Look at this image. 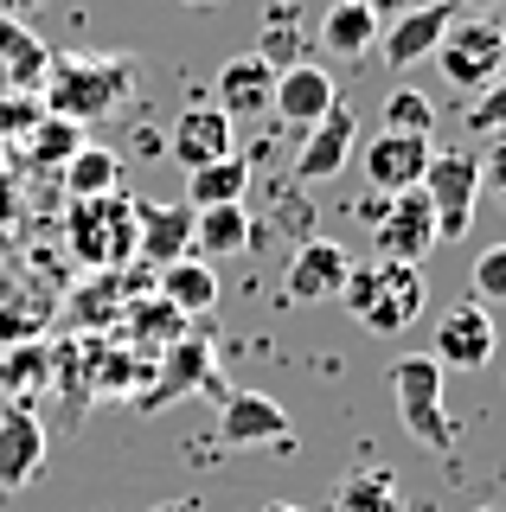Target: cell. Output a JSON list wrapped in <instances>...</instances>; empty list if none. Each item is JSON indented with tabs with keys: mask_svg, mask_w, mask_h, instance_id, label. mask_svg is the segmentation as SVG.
Returning a JSON list of instances; mask_svg holds the SVG:
<instances>
[{
	"mask_svg": "<svg viewBox=\"0 0 506 512\" xmlns=\"http://www.w3.org/2000/svg\"><path fill=\"white\" fill-rule=\"evenodd\" d=\"M135 96V64L129 58H52L45 64V116L65 122H103Z\"/></svg>",
	"mask_w": 506,
	"mask_h": 512,
	"instance_id": "1",
	"label": "cell"
},
{
	"mask_svg": "<svg viewBox=\"0 0 506 512\" xmlns=\"http://www.w3.org/2000/svg\"><path fill=\"white\" fill-rule=\"evenodd\" d=\"M346 314L366 333H404L410 320L423 314V269L417 263H391V256H372V263H353V276L340 288Z\"/></svg>",
	"mask_w": 506,
	"mask_h": 512,
	"instance_id": "2",
	"label": "cell"
},
{
	"mask_svg": "<svg viewBox=\"0 0 506 512\" xmlns=\"http://www.w3.org/2000/svg\"><path fill=\"white\" fill-rule=\"evenodd\" d=\"M442 365L430 352H404V359H391V397H398V416L410 429V442H423L430 455H455L462 448V429H455L449 416V397H442Z\"/></svg>",
	"mask_w": 506,
	"mask_h": 512,
	"instance_id": "3",
	"label": "cell"
},
{
	"mask_svg": "<svg viewBox=\"0 0 506 512\" xmlns=\"http://www.w3.org/2000/svg\"><path fill=\"white\" fill-rule=\"evenodd\" d=\"M71 250L90 269H116L135 263V199L129 192H103V199H77L71 205Z\"/></svg>",
	"mask_w": 506,
	"mask_h": 512,
	"instance_id": "4",
	"label": "cell"
},
{
	"mask_svg": "<svg viewBox=\"0 0 506 512\" xmlns=\"http://www.w3.org/2000/svg\"><path fill=\"white\" fill-rule=\"evenodd\" d=\"M436 71L449 77L455 90H481L494 84V77H506V26L487 20V13H455V26L442 32L436 45Z\"/></svg>",
	"mask_w": 506,
	"mask_h": 512,
	"instance_id": "5",
	"label": "cell"
},
{
	"mask_svg": "<svg viewBox=\"0 0 506 512\" xmlns=\"http://www.w3.org/2000/svg\"><path fill=\"white\" fill-rule=\"evenodd\" d=\"M423 199H430L436 212V237L442 244H455V237H468L474 224V205H481V154H430V167H423Z\"/></svg>",
	"mask_w": 506,
	"mask_h": 512,
	"instance_id": "6",
	"label": "cell"
},
{
	"mask_svg": "<svg viewBox=\"0 0 506 512\" xmlns=\"http://www.w3.org/2000/svg\"><path fill=\"white\" fill-rule=\"evenodd\" d=\"M372 231H378V256H391V263H417V269H423V256H436V244H442L423 186L391 192L385 205H372Z\"/></svg>",
	"mask_w": 506,
	"mask_h": 512,
	"instance_id": "7",
	"label": "cell"
},
{
	"mask_svg": "<svg viewBox=\"0 0 506 512\" xmlns=\"http://www.w3.org/2000/svg\"><path fill=\"white\" fill-rule=\"evenodd\" d=\"M218 442L225 448H295V423L263 391H225L218 397Z\"/></svg>",
	"mask_w": 506,
	"mask_h": 512,
	"instance_id": "8",
	"label": "cell"
},
{
	"mask_svg": "<svg viewBox=\"0 0 506 512\" xmlns=\"http://www.w3.org/2000/svg\"><path fill=\"white\" fill-rule=\"evenodd\" d=\"M500 352V333H494V314L481 308V301H462V308H449L436 320V346L430 359L442 372H487Z\"/></svg>",
	"mask_w": 506,
	"mask_h": 512,
	"instance_id": "9",
	"label": "cell"
},
{
	"mask_svg": "<svg viewBox=\"0 0 506 512\" xmlns=\"http://www.w3.org/2000/svg\"><path fill=\"white\" fill-rule=\"evenodd\" d=\"M346 276H353V256H346V244H334V237H308V244L289 256L282 301H295V308H314V301L340 295Z\"/></svg>",
	"mask_w": 506,
	"mask_h": 512,
	"instance_id": "10",
	"label": "cell"
},
{
	"mask_svg": "<svg viewBox=\"0 0 506 512\" xmlns=\"http://www.w3.org/2000/svg\"><path fill=\"white\" fill-rule=\"evenodd\" d=\"M455 26V0H423V7H404L398 20L385 26V39H378V58L391 64V71H410V64L436 58L442 32Z\"/></svg>",
	"mask_w": 506,
	"mask_h": 512,
	"instance_id": "11",
	"label": "cell"
},
{
	"mask_svg": "<svg viewBox=\"0 0 506 512\" xmlns=\"http://www.w3.org/2000/svg\"><path fill=\"white\" fill-rule=\"evenodd\" d=\"M167 154L180 160L186 173H199V167H212V160L237 154V141H231V116H225L218 103H193V109H180V122L167 128Z\"/></svg>",
	"mask_w": 506,
	"mask_h": 512,
	"instance_id": "12",
	"label": "cell"
},
{
	"mask_svg": "<svg viewBox=\"0 0 506 512\" xmlns=\"http://www.w3.org/2000/svg\"><path fill=\"white\" fill-rule=\"evenodd\" d=\"M430 135H391V128H378L372 148H366V180L378 199H391V192H410L423 186V167H430Z\"/></svg>",
	"mask_w": 506,
	"mask_h": 512,
	"instance_id": "13",
	"label": "cell"
},
{
	"mask_svg": "<svg viewBox=\"0 0 506 512\" xmlns=\"http://www.w3.org/2000/svg\"><path fill=\"white\" fill-rule=\"evenodd\" d=\"M45 468V423L26 404L0 410V493H20L33 487Z\"/></svg>",
	"mask_w": 506,
	"mask_h": 512,
	"instance_id": "14",
	"label": "cell"
},
{
	"mask_svg": "<svg viewBox=\"0 0 506 512\" xmlns=\"http://www.w3.org/2000/svg\"><path fill=\"white\" fill-rule=\"evenodd\" d=\"M353 141H359V122H353V109L334 103L321 122L302 135V154H295V180L302 186H321V180H334V173L346 167V154H353Z\"/></svg>",
	"mask_w": 506,
	"mask_h": 512,
	"instance_id": "15",
	"label": "cell"
},
{
	"mask_svg": "<svg viewBox=\"0 0 506 512\" xmlns=\"http://www.w3.org/2000/svg\"><path fill=\"white\" fill-rule=\"evenodd\" d=\"M340 103V84L327 77V64H289V71H276V96H270V109L282 122H295V128H314L327 116V109Z\"/></svg>",
	"mask_w": 506,
	"mask_h": 512,
	"instance_id": "16",
	"label": "cell"
},
{
	"mask_svg": "<svg viewBox=\"0 0 506 512\" xmlns=\"http://www.w3.org/2000/svg\"><path fill=\"white\" fill-rule=\"evenodd\" d=\"M193 205H135V256L141 263H154V269H167V263H180L186 250H193Z\"/></svg>",
	"mask_w": 506,
	"mask_h": 512,
	"instance_id": "17",
	"label": "cell"
},
{
	"mask_svg": "<svg viewBox=\"0 0 506 512\" xmlns=\"http://www.w3.org/2000/svg\"><path fill=\"white\" fill-rule=\"evenodd\" d=\"M270 96H276V71L257 52L231 58L225 71H218V109H225L231 122L237 116H270Z\"/></svg>",
	"mask_w": 506,
	"mask_h": 512,
	"instance_id": "18",
	"label": "cell"
},
{
	"mask_svg": "<svg viewBox=\"0 0 506 512\" xmlns=\"http://www.w3.org/2000/svg\"><path fill=\"white\" fill-rule=\"evenodd\" d=\"M314 45H327L334 58H366L372 45H378L372 0H334V7L321 13V26H314Z\"/></svg>",
	"mask_w": 506,
	"mask_h": 512,
	"instance_id": "19",
	"label": "cell"
},
{
	"mask_svg": "<svg viewBox=\"0 0 506 512\" xmlns=\"http://www.w3.org/2000/svg\"><path fill=\"white\" fill-rule=\"evenodd\" d=\"M314 45V26L302 20V7H270V20H263V32H257V58L270 64V71H289V64H302V52Z\"/></svg>",
	"mask_w": 506,
	"mask_h": 512,
	"instance_id": "20",
	"label": "cell"
},
{
	"mask_svg": "<svg viewBox=\"0 0 506 512\" xmlns=\"http://www.w3.org/2000/svg\"><path fill=\"white\" fill-rule=\"evenodd\" d=\"M244 192H250V160L244 154H225V160H212V167L186 173V205H193V212H205V205H244Z\"/></svg>",
	"mask_w": 506,
	"mask_h": 512,
	"instance_id": "21",
	"label": "cell"
},
{
	"mask_svg": "<svg viewBox=\"0 0 506 512\" xmlns=\"http://www.w3.org/2000/svg\"><path fill=\"white\" fill-rule=\"evenodd\" d=\"M161 301L180 314H205L218 301V269L205 263V256H180V263L161 269Z\"/></svg>",
	"mask_w": 506,
	"mask_h": 512,
	"instance_id": "22",
	"label": "cell"
},
{
	"mask_svg": "<svg viewBox=\"0 0 506 512\" xmlns=\"http://www.w3.org/2000/svg\"><path fill=\"white\" fill-rule=\"evenodd\" d=\"M327 512H404V493H398V474L385 468H359L334 487Z\"/></svg>",
	"mask_w": 506,
	"mask_h": 512,
	"instance_id": "23",
	"label": "cell"
},
{
	"mask_svg": "<svg viewBox=\"0 0 506 512\" xmlns=\"http://www.w3.org/2000/svg\"><path fill=\"white\" fill-rule=\"evenodd\" d=\"M250 218H244V205H205V212L193 218V250L199 256H244L250 244Z\"/></svg>",
	"mask_w": 506,
	"mask_h": 512,
	"instance_id": "24",
	"label": "cell"
},
{
	"mask_svg": "<svg viewBox=\"0 0 506 512\" xmlns=\"http://www.w3.org/2000/svg\"><path fill=\"white\" fill-rule=\"evenodd\" d=\"M193 384H199V391H212V397H225V384L212 378V346H205V340H173V352H167V378H161V391H154L148 404H161L167 391L180 397V391H193Z\"/></svg>",
	"mask_w": 506,
	"mask_h": 512,
	"instance_id": "25",
	"label": "cell"
},
{
	"mask_svg": "<svg viewBox=\"0 0 506 512\" xmlns=\"http://www.w3.org/2000/svg\"><path fill=\"white\" fill-rule=\"evenodd\" d=\"M45 64H52V52H45V45L20 20H7V13H0V71H7L20 90H33V84H45Z\"/></svg>",
	"mask_w": 506,
	"mask_h": 512,
	"instance_id": "26",
	"label": "cell"
},
{
	"mask_svg": "<svg viewBox=\"0 0 506 512\" xmlns=\"http://www.w3.org/2000/svg\"><path fill=\"white\" fill-rule=\"evenodd\" d=\"M65 186H71V199H103V192H122V160L109 154V148H77L65 160Z\"/></svg>",
	"mask_w": 506,
	"mask_h": 512,
	"instance_id": "27",
	"label": "cell"
},
{
	"mask_svg": "<svg viewBox=\"0 0 506 512\" xmlns=\"http://www.w3.org/2000/svg\"><path fill=\"white\" fill-rule=\"evenodd\" d=\"M385 128H391V135H430V128H436V103L423 90H391L385 96Z\"/></svg>",
	"mask_w": 506,
	"mask_h": 512,
	"instance_id": "28",
	"label": "cell"
},
{
	"mask_svg": "<svg viewBox=\"0 0 506 512\" xmlns=\"http://www.w3.org/2000/svg\"><path fill=\"white\" fill-rule=\"evenodd\" d=\"M462 122L474 128V135H506V77H494V84L474 90V103L462 109Z\"/></svg>",
	"mask_w": 506,
	"mask_h": 512,
	"instance_id": "29",
	"label": "cell"
},
{
	"mask_svg": "<svg viewBox=\"0 0 506 512\" xmlns=\"http://www.w3.org/2000/svg\"><path fill=\"white\" fill-rule=\"evenodd\" d=\"M474 301H506V244H487L474 256Z\"/></svg>",
	"mask_w": 506,
	"mask_h": 512,
	"instance_id": "30",
	"label": "cell"
},
{
	"mask_svg": "<svg viewBox=\"0 0 506 512\" xmlns=\"http://www.w3.org/2000/svg\"><path fill=\"white\" fill-rule=\"evenodd\" d=\"M84 141H77V122H65V116H39V154L45 160H71Z\"/></svg>",
	"mask_w": 506,
	"mask_h": 512,
	"instance_id": "31",
	"label": "cell"
},
{
	"mask_svg": "<svg viewBox=\"0 0 506 512\" xmlns=\"http://www.w3.org/2000/svg\"><path fill=\"white\" fill-rule=\"evenodd\" d=\"M481 186L494 192V205H506V141H494V148L481 154Z\"/></svg>",
	"mask_w": 506,
	"mask_h": 512,
	"instance_id": "32",
	"label": "cell"
},
{
	"mask_svg": "<svg viewBox=\"0 0 506 512\" xmlns=\"http://www.w3.org/2000/svg\"><path fill=\"white\" fill-rule=\"evenodd\" d=\"M39 378H45V352H13L7 384H39Z\"/></svg>",
	"mask_w": 506,
	"mask_h": 512,
	"instance_id": "33",
	"label": "cell"
},
{
	"mask_svg": "<svg viewBox=\"0 0 506 512\" xmlns=\"http://www.w3.org/2000/svg\"><path fill=\"white\" fill-rule=\"evenodd\" d=\"M45 0H0V13H7V20H26V13H39Z\"/></svg>",
	"mask_w": 506,
	"mask_h": 512,
	"instance_id": "34",
	"label": "cell"
},
{
	"mask_svg": "<svg viewBox=\"0 0 506 512\" xmlns=\"http://www.w3.org/2000/svg\"><path fill=\"white\" fill-rule=\"evenodd\" d=\"M154 512H199V500H167V506H154Z\"/></svg>",
	"mask_w": 506,
	"mask_h": 512,
	"instance_id": "35",
	"label": "cell"
},
{
	"mask_svg": "<svg viewBox=\"0 0 506 512\" xmlns=\"http://www.w3.org/2000/svg\"><path fill=\"white\" fill-rule=\"evenodd\" d=\"M462 7H474V13H487V7H506V0H462Z\"/></svg>",
	"mask_w": 506,
	"mask_h": 512,
	"instance_id": "36",
	"label": "cell"
},
{
	"mask_svg": "<svg viewBox=\"0 0 506 512\" xmlns=\"http://www.w3.org/2000/svg\"><path fill=\"white\" fill-rule=\"evenodd\" d=\"M180 7H225V0H180Z\"/></svg>",
	"mask_w": 506,
	"mask_h": 512,
	"instance_id": "37",
	"label": "cell"
},
{
	"mask_svg": "<svg viewBox=\"0 0 506 512\" xmlns=\"http://www.w3.org/2000/svg\"><path fill=\"white\" fill-rule=\"evenodd\" d=\"M263 512H302V506H289V500H276V506H263Z\"/></svg>",
	"mask_w": 506,
	"mask_h": 512,
	"instance_id": "38",
	"label": "cell"
},
{
	"mask_svg": "<svg viewBox=\"0 0 506 512\" xmlns=\"http://www.w3.org/2000/svg\"><path fill=\"white\" fill-rule=\"evenodd\" d=\"M474 512H494V506H474Z\"/></svg>",
	"mask_w": 506,
	"mask_h": 512,
	"instance_id": "39",
	"label": "cell"
}]
</instances>
